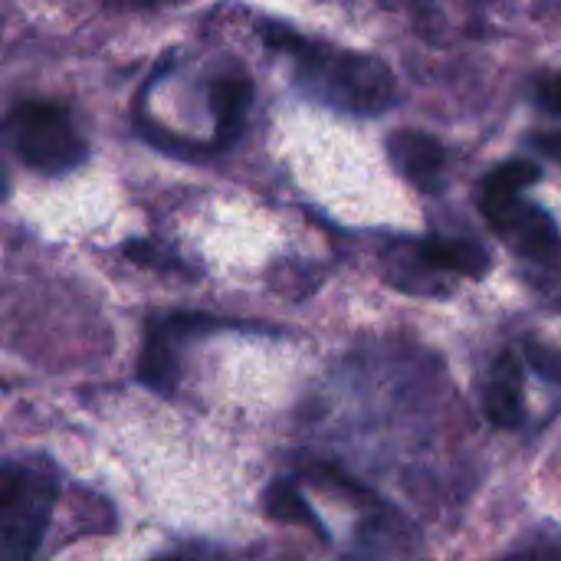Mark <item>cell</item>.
<instances>
[{"label":"cell","mask_w":561,"mask_h":561,"mask_svg":"<svg viewBox=\"0 0 561 561\" xmlns=\"http://www.w3.org/2000/svg\"><path fill=\"white\" fill-rule=\"evenodd\" d=\"M266 513L279 523H289V526H309L316 529L322 539H325V526L319 523V516L309 510L306 496L299 493V486L293 480H276L270 490H266Z\"/></svg>","instance_id":"30bf717a"},{"label":"cell","mask_w":561,"mask_h":561,"mask_svg":"<svg viewBox=\"0 0 561 561\" xmlns=\"http://www.w3.org/2000/svg\"><path fill=\"white\" fill-rule=\"evenodd\" d=\"M533 92H536V102H539L546 112H552V115H559L561 118V72H542V76L536 79Z\"/></svg>","instance_id":"4fadbf2b"},{"label":"cell","mask_w":561,"mask_h":561,"mask_svg":"<svg viewBox=\"0 0 561 561\" xmlns=\"http://www.w3.org/2000/svg\"><path fill=\"white\" fill-rule=\"evenodd\" d=\"M523 385H526V371L516 352H503L493 362L486 391H483V411L490 417V424L513 431L523 424L526 411H523Z\"/></svg>","instance_id":"8992f818"},{"label":"cell","mask_w":561,"mask_h":561,"mask_svg":"<svg viewBox=\"0 0 561 561\" xmlns=\"http://www.w3.org/2000/svg\"><path fill=\"white\" fill-rule=\"evenodd\" d=\"M526 365L542 375L546 381H556L561 385V352L559 348H549V345H539V342H529L526 345Z\"/></svg>","instance_id":"8fae6325"},{"label":"cell","mask_w":561,"mask_h":561,"mask_svg":"<svg viewBox=\"0 0 561 561\" xmlns=\"http://www.w3.org/2000/svg\"><path fill=\"white\" fill-rule=\"evenodd\" d=\"M260 36L296 62V79L302 89L325 105L355 115H378L394 102V76L375 56L335 49L283 23H263Z\"/></svg>","instance_id":"6da1fadb"},{"label":"cell","mask_w":561,"mask_h":561,"mask_svg":"<svg viewBox=\"0 0 561 561\" xmlns=\"http://www.w3.org/2000/svg\"><path fill=\"white\" fill-rule=\"evenodd\" d=\"M503 561H561V533H546V536H539L533 546H526V549H519L516 556H510V559Z\"/></svg>","instance_id":"7c38bea8"},{"label":"cell","mask_w":561,"mask_h":561,"mask_svg":"<svg viewBox=\"0 0 561 561\" xmlns=\"http://www.w3.org/2000/svg\"><path fill=\"white\" fill-rule=\"evenodd\" d=\"M7 131L20 161L39 174H66L85 161V141L62 105L20 102L10 112Z\"/></svg>","instance_id":"277c9868"},{"label":"cell","mask_w":561,"mask_h":561,"mask_svg":"<svg viewBox=\"0 0 561 561\" xmlns=\"http://www.w3.org/2000/svg\"><path fill=\"white\" fill-rule=\"evenodd\" d=\"M138 378H141V385H148L151 391H161V394H168L174 388V378H178L174 339L158 322L148 329V342L138 358Z\"/></svg>","instance_id":"9c48e42d"},{"label":"cell","mask_w":561,"mask_h":561,"mask_svg":"<svg viewBox=\"0 0 561 561\" xmlns=\"http://www.w3.org/2000/svg\"><path fill=\"white\" fill-rule=\"evenodd\" d=\"M417 266L431 273H460V276H483L490 270V256L473 240H454V237H431L414 243Z\"/></svg>","instance_id":"ba28073f"},{"label":"cell","mask_w":561,"mask_h":561,"mask_svg":"<svg viewBox=\"0 0 561 561\" xmlns=\"http://www.w3.org/2000/svg\"><path fill=\"white\" fill-rule=\"evenodd\" d=\"M56 473L43 460H13L0 473V561H33L56 503Z\"/></svg>","instance_id":"3957f363"},{"label":"cell","mask_w":561,"mask_h":561,"mask_svg":"<svg viewBox=\"0 0 561 561\" xmlns=\"http://www.w3.org/2000/svg\"><path fill=\"white\" fill-rule=\"evenodd\" d=\"M388 154H391V164L411 184H417L421 191H431V194L440 191L444 171H447V148L434 135L417 131V128L394 131L388 138Z\"/></svg>","instance_id":"5b68a950"},{"label":"cell","mask_w":561,"mask_h":561,"mask_svg":"<svg viewBox=\"0 0 561 561\" xmlns=\"http://www.w3.org/2000/svg\"><path fill=\"white\" fill-rule=\"evenodd\" d=\"M529 141H533V148H536L539 154H549L552 161H559L561 164V131H539V135H533Z\"/></svg>","instance_id":"5bb4252c"},{"label":"cell","mask_w":561,"mask_h":561,"mask_svg":"<svg viewBox=\"0 0 561 561\" xmlns=\"http://www.w3.org/2000/svg\"><path fill=\"white\" fill-rule=\"evenodd\" d=\"M539 164L533 161H506L500 164L480 191V210L490 220V227L526 260L542 263V266H556L561 256V237L556 220L523 201V191L529 184L539 181Z\"/></svg>","instance_id":"7a4b0ae2"},{"label":"cell","mask_w":561,"mask_h":561,"mask_svg":"<svg viewBox=\"0 0 561 561\" xmlns=\"http://www.w3.org/2000/svg\"><path fill=\"white\" fill-rule=\"evenodd\" d=\"M250 102H253V82L247 72L233 69L210 82V115H214V128H217V148L240 138Z\"/></svg>","instance_id":"52a82bcc"}]
</instances>
